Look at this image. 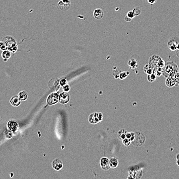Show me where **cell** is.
I'll list each match as a JSON object with an SVG mask.
<instances>
[{
    "mask_svg": "<svg viewBox=\"0 0 179 179\" xmlns=\"http://www.w3.org/2000/svg\"><path fill=\"white\" fill-rule=\"evenodd\" d=\"M163 75L166 77L170 76H174L178 72L177 65L172 61H168L165 63V65L162 68Z\"/></svg>",
    "mask_w": 179,
    "mask_h": 179,
    "instance_id": "cell-1",
    "label": "cell"
},
{
    "mask_svg": "<svg viewBox=\"0 0 179 179\" xmlns=\"http://www.w3.org/2000/svg\"><path fill=\"white\" fill-rule=\"evenodd\" d=\"M7 48V50L12 53H15L17 50V43L15 39L12 37L7 36L3 38V41Z\"/></svg>",
    "mask_w": 179,
    "mask_h": 179,
    "instance_id": "cell-2",
    "label": "cell"
},
{
    "mask_svg": "<svg viewBox=\"0 0 179 179\" xmlns=\"http://www.w3.org/2000/svg\"><path fill=\"white\" fill-rule=\"evenodd\" d=\"M149 64L153 68L156 67L163 68L165 65V62L160 56L154 55L149 58Z\"/></svg>",
    "mask_w": 179,
    "mask_h": 179,
    "instance_id": "cell-3",
    "label": "cell"
},
{
    "mask_svg": "<svg viewBox=\"0 0 179 179\" xmlns=\"http://www.w3.org/2000/svg\"><path fill=\"white\" fill-rule=\"evenodd\" d=\"M146 141L144 135L141 132L134 133V137L133 140L131 142L132 144L136 147H140L142 146Z\"/></svg>",
    "mask_w": 179,
    "mask_h": 179,
    "instance_id": "cell-4",
    "label": "cell"
},
{
    "mask_svg": "<svg viewBox=\"0 0 179 179\" xmlns=\"http://www.w3.org/2000/svg\"><path fill=\"white\" fill-rule=\"evenodd\" d=\"M103 118V114L102 113H94L91 114L89 116V120L90 122L91 123H96L102 120Z\"/></svg>",
    "mask_w": 179,
    "mask_h": 179,
    "instance_id": "cell-5",
    "label": "cell"
},
{
    "mask_svg": "<svg viewBox=\"0 0 179 179\" xmlns=\"http://www.w3.org/2000/svg\"><path fill=\"white\" fill-rule=\"evenodd\" d=\"M59 100V96L57 93H53L50 94L47 99V103L49 105H54L58 102Z\"/></svg>",
    "mask_w": 179,
    "mask_h": 179,
    "instance_id": "cell-6",
    "label": "cell"
},
{
    "mask_svg": "<svg viewBox=\"0 0 179 179\" xmlns=\"http://www.w3.org/2000/svg\"><path fill=\"white\" fill-rule=\"evenodd\" d=\"M7 128L13 133H16L19 130V125L14 120H10L7 123Z\"/></svg>",
    "mask_w": 179,
    "mask_h": 179,
    "instance_id": "cell-7",
    "label": "cell"
},
{
    "mask_svg": "<svg viewBox=\"0 0 179 179\" xmlns=\"http://www.w3.org/2000/svg\"><path fill=\"white\" fill-rule=\"evenodd\" d=\"M165 84L166 85L170 88L173 87L175 86L176 82L173 76H168L166 77L165 80Z\"/></svg>",
    "mask_w": 179,
    "mask_h": 179,
    "instance_id": "cell-8",
    "label": "cell"
},
{
    "mask_svg": "<svg viewBox=\"0 0 179 179\" xmlns=\"http://www.w3.org/2000/svg\"><path fill=\"white\" fill-rule=\"evenodd\" d=\"M70 100L69 94L66 92L62 93L59 96V101L62 104H66Z\"/></svg>",
    "mask_w": 179,
    "mask_h": 179,
    "instance_id": "cell-9",
    "label": "cell"
},
{
    "mask_svg": "<svg viewBox=\"0 0 179 179\" xmlns=\"http://www.w3.org/2000/svg\"><path fill=\"white\" fill-rule=\"evenodd\" d=\"M101 165L103 169L104 170H107L110 168V161L107 158H103L101 159Z\"/></svg>",
    "mask_w": 179,
    "mask_h": 179,
    "instance_id": "cell-10",
    "label": "cell"
},
{
    "mask_svg": "<svg viewBox=\"0 0 179 179\" xmlns=\"http://www.w3.org/2000/svg\"><path fill=\"white\" fill-rule=\"evenodd\" d=\"M21 100H20L18 95H15L12 97L10 100V103L13 106L15 107L19 106L21 104Z\"/></svg>",
    "mask_w": 179,
    "mask_h": 179,
    "instance_id": "cell-11",
    "label": "cell"
},
{
    "mask_svg": "<svg viewBox=\"0 0 179 179\" xmlns=\"http://www.w3.org/2000/svg\"><path fill=\"white\" fill-rule=\"evenodd\" d=\"M177 43L175 39H170L168 41L167 46L171 51H175L177 50Z\"/></svg>",
    "mask_w": 179,
    "mask_h": 179,
    "instance_id": "cell-12",
    "label": "cell"
},
{
    "mask_svg": "<svg viewBox=\"0 0 179 179\" xmlns=\"http://www.w3.org/2000/svg\"><path fill=\"white\" fill-rule=\"evenodd\" d=\"M93 15L95 19H101L104 16V12L102 9L100 8H97L94 10L93 12Z\"/></svg>",
    "mask_w": 179,
    "mask_h": 179,
    "instance_id": "cell-13",
    "label": "cell"
},
{
    "mask_svg": "<svg viewBox=\"0 0 179 179\" xmlns=\"http://www.w3.org/2000/svg\"><path fill=\"white\" fill-rule=\"evenodd\" d=\"M53 167L57 170H60L63 167V164L61 161L59 160V159H56L53 162Z\"/></svg>",
    "mask_w": 179,
    "mask_h": 179,
    "instance_id": "cell-14",
    "label": "cell"
},
{
    "mask_svg": "<svg viewBox=\"0 0 179 179\" xmlns=\"http://www.w3.org/2000/svg\"><path fill=\"white\" fill-rule=\"evenodd\" d=\"M2 57L4 62H7L8 59L11 57V52L8 50L3 51L1 54Z\"/></svg>",
    "mask_w": 179,
    "mask_h": 179,
    "instance_id": "cell-15",
    "label": "cell"
},
{
    "mask_svg": "<svg viewBox=\"0 0 179 179\" xmlns=\"http://www.w3.org/2000/svg\"><path fill=\"white\" fill-rule=\"evenodd\" d=\"M70 6V3H66L61 1L58 3V7L59 9L62 10H67Z\"/></svg>",
    "mask_w": 179,
    "mask_h": 179,
    "instance_id": "cell-16",
    "label": "cell"
},
{
    "mask_svg": "<svg viewBox=\"0 0 179 179\" xmlns=\"http://www.w3.org/2000/svg\"><path fill=\"white\" fill-rule=\"evenodd\" d=\"M18 97L21 101H25L28 98V93L25 91H20L18 94Z\"/></svg>",
    "mask_w": 179,
    "mask_h": 179,
    "instance_id": "cell-17",
    "label": "cell"
},
{
    "mask_svg": "<svg viewBox=\"0 0 179 179\" xmlns=\"http://www.w3.org/2000/svg\"><path fill=\"white\" fill-rule=\"evenodd\" d=\"M153 67L149 64H147L145 65V66L144 67V71L145 73L147 75L153 73Z\"/></svg>",
    "mask_w": 179,
    "mask_h": 179,
    "instance_id": "cell-18",
    "label": "cell"
},
{
    "mask_svg": "<svg viewBox=\"0 0 179 179\" xmlns=\"http://www.w3.org/2000/svg\"><path fill=\"white\" fill-rule=\"evenodd\" d=\"M128 65L131 69H135L138 67L137 62L135 60V59L131 58L128 62Z\"/></svg>",
    "mask_w": 179,
    "mask_h": 179,
    "instance_id": "cell-19",
    "label": "cell"
},
{
    "mask_svg": "<svg viewBox=\"0 0 179 179\" xmlns=\"http://www.w3.org/2000/svg\"><path fill=\"white\" fill-rule=\"evenodd\" d=\"M153 73H154L156 77H160L163 74V70L162 68H153Z\"/></svg>",
    "mask_w": 179,
    "mask_h": 179,
    "instance_id": "cell-20",
    "label": "cell"
},
{
    "mask_svg": "<svg viewBox=\"0 0 179 179\" xmlns=\"http://www.w3.org/2000/svg\"><path fill=\"white\" fill-rule=\"evenodd\" d=\"M127 132L124 130L123 129L119 131L118 133V136L119 138V139L121 140H123L124 139H125L126 137V134H127Z\"/></svg>",
    "mask_w": 179,
    "mask_h": 179,
    "instance_id": "cell-21",
    "label": "cell"
},
{
    "mask_svg": "<svg viewBox=\"0 0 179 179\" xmlns=\"http://www.w3.org/2000/svg\"><path fill=\"white\" fill-rule=\"evenodd\" d=\"M147 78V80L148 81V82H149L150 83H152V82H155L156 81V76L154 73H152L151 74L148 75Z\"/></svg>",
    "mask_w": 179,
    "mask_h": 179,
    "instance_id": "cell-22",
    "label": "cell"
},
{
    "mask_svg": "<svg viewBox=\"0 0 179 179\" xmlns=\"http://www.w3.org/2000/svg\"><path fill=\"white\" fill-rule=\"evenodd\" d=\"M110 164L111 167L115 168L118 165V161L116 158H111V160L110 161Z\"/></svg>",
    "mask_w": 179,
    "mask_h": 179,
    "instance_id": "cell-23",
    "label": "cell"
},
{
    "mask_svg": "<svg viewBox=\"0 0 179 179\" xmlns=\"http://www.w3.org/2000/svg\"><path fill=\"white\" fill-rule=\"evenodd\" d=\"M4 136L5 137L7 138V139H10L11 138H12V137L13 136V133L12 132H11V131L9 130L8 129L7 130H6L5 132H4Z\"/></svg>",
    "mask_w": 179,
    "mask_h": 179,
    "instance_id": "cell-24",
    "label": "cell"
},
{
    "mask_svg": "<svg viewBox=\"0 0 179 179\" xmlns=\"http://www.w3.org/2000/svg\"><path fill=\"white\" fill-rule=\"evenodd\" d=\"M133 11L134 12V16L135 17L136 16H138L140 15L141 13V9L140 8V7H136L135 8H134L133 10Z\"/></svg>",
    "mask_w": 179,
    "mask_h": 179,
    "instance_id": "cell-25",
    "label": "cell"
},
{
    "mask_svg": "<svg viewBox=\"0 0 179 179\" xmlns=\"http://www.w3.org/2000/svg\"><path fill=\"white\" fill-rule=\"evenodd\" d=\"M129 74V71H127V72H123L122 73H121L119 75V77H120L121 79H124Z\"/></svg>",
    "mask_w": 179,
    "mask_h": 179,
    "instance_id": "cell-26",
    "label": "cell"
},
{
    "mask_svg": "<svg viewBox=\"0 0 179 179\" xmlns=\"http://www.w3.org/2000/svg\"><path fill=\"white\" fill-rule=\"evenodd\" d=\"M131 142V141L129 140V138H128L127 137H126L123 140V143L126 146H128L130 144Z\"/></svg>",
    "mask_w": 179,
    "mask_h": 179,
    "instance_id": "cell-27",
    "label": "cell"
},
{
    "mask_svg": "<svg viewBox=\"0 0 179 179\" xmlns=\"http://www.w3.org/2000/svg\"><path fill=\"white\" fill-rule=\"evenodd\" d=\"M0 49L2 51L7 50V48L3 42H0Z\"/></svg>",
    "mask_w": 179,
    "mask_h": 179,
    "instance_id": "cell-28",
    "label": "cell"
},
{
    "mask_svg": "<svg viewBox=\"0 0 179 179\" xmlns=\"http://www.w3.org/2000/svg\"><path fill=\"white\" fill-rule=\"evenodd\" d=\"M126 16L128 17V18H130L131 19H132L134 18V17H135L133 10H132V11H128V13H127Z\"/></svg>",
    "mask_w": 179,
    "mask_h": 179,
    "instance_id": "cell-29",
    "label": "cell"
},
{
    "mask_svg": "<svg viewBox=\"0 0 179 179\" xmlns=\"http://www.w3.org/2000/svg\"><path fill=\"white\" fill-rule=\"evenodd\" d=\"M174 79L176 82V84L179 85V72H178L177 73H176L174 76Z\"/></svg>",
    "mask_w": 179,
    "mask_h": 179,
    "instance_id": "cell-30",
    "label": "cell"
},
{
    "mask_svg": "<svg viewBox=\"0 0 179 179\" xmlns=\"http://www.w3.org/2000/svg\"><path fill=\"white\" fill-rule=\"evenodd\" d=\"M63 89L66 91H69L70 90V87L68 85H66L63 86Z\"/></svg>",
    "mask_w": 179,
    "mask_h": 179,
    "instance_id": "cell-31",
    "label": "cell"
},
{
    "mask_svg": "<svg viewBox=\"0 0 179 179\" xmlns=\"http://www.w3.org/2000/svg\"><path fill=\"white\" fill-rule=\"evenodd\" d=\"M157 0H147V2L148 3L152 5L154 4L155 3H156Z\"/></svg>",
    "mask_w": 179,
    "mask_h": 179,
    "instance_id": "cell-32",
    "label": "cell"
},
{
    "mask_svg": "<svg viewBox=\"0 0 179 179\" xmlns=\"http://www.w3.org/2000/svg\"><path fill=\"white\" fill-rule=\"evenodd\" d=\"M66 83H67V81H66V79H62V80L60 82V84H61V85L63 86V85H64L66 84Z\"/></svg>",
    "mask_w": 179,
    "mask_h": 179,
    "instance_id": "cell-33",
    "label": "cell"
},
{
    "mask_svg": "<svg viewBox=\"0 0 179 179\" xmlns=\"http://www.w3.org/2000/svg\"><path fill=\"white\" fill-rule=\"evenodd\" d=\"M125 20H126V21H127V22H130V21H131V20H132V19H131L130 18H128V17L126 16V17H125Z\"/></svg>",
    "mask_w": 179,
    "mask_h": 179,
    "instance_id": "cell-34",
    "label": "cell"
},
{
    "mask_svg": "<svg viewBox=\"0 0 179 179\" xmlns=\"http://www.w3.org/2000/svg\"><path fill=\"white\" fill-rule=\"evenodd\" d=\"M176 160H177V161H176V164L177 165L179 166V154H178L176 156Z\"/></svg>",
    "mask_w": 179,
    "mask_h": 179,
    "instance_id": "cell-35",
    "label": "cell"
},
{
    "mask_svg": "<svg viewBox=\"0 0 179 179\" xmlns=\"http://www.w3.org/2000/svg\"><path fill=\"white\" fill-rule=\"evenodd\" d=\"M176 54L177 56V57H179V50H176Z\"/></svg>",
    "mask_w": 179,
    "mask_h": 179,
    "instance_id": "cell-36",
    "label": "cell"
},
{
    "mask_svg": "<svg viewBox=\"0 0 179 179\" xmlns=\"http://www.w3.org/2000/svg\"><path fill=\"white\" fill-rule=\"evenodd\" d=\"M177 50H179V43H177Z\"/></svg>",
    "mask_w": 179,
    "mask_h": 179,
    "instance_id": "cell-37",
    "label": "cell"
}]
</instances>
